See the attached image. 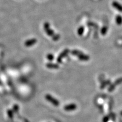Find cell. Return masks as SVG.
Returning a JSON list of instances; mask_svg holds the SVG:
<instances>
[{
	"mask_svg": "<svg viewBox=\"0 0 122 122\" xmlns=\"http://www.w3.org/2000/svg\"><path fill=\"white\" fill-rule=\"evenodd\" d=\"M45 98L48 101L51 102L52 104H54L55 106H58L59 104H60V102H59V101L58 100L55 99L51 95H50L49 94L46 95Z\"/></svg>",
	"mask_w": 122,
	"mask_h": 122,
	"instance_id": "obj_1",
	"label": "cell"
},
{
	"mask_svg": "<svg viewBox=\"0 0 122 122\" xmlns=\"http://www.w3.org/2000/svg\"><path fill=\"white\" fill-rule=\"evenodd\" d=\"M69 50L68 49H66L62 53H61L57 59L58 63H61L62 62L63 59L64 57H66V56L68 55V54H69Z\"/></svg>",
	"mask_w": 122,
	"mask_h": 122,
	"instance_id": "obj_3",
	"label": "cell"
},
{
	"mask_svg": "<svg viewBox=\"0 0 122 122\" xmlns=\"http://www.w3.org/2000/svg\"><path fill=\"white\" fill-rule=\"evenodd\" d=\"M78 58H79L80 60L81 61H88L90 59L89 56L86 55H84L83 53L80 55H79L78 56Z\"/></svg>",
	"mask_w": 122,
	"mask_h": 122,
	"instance_id": "obj_7",
	"label": "cell"
},
{
	"mask_svg": "<svg viewBox=\"0 0 122 122\" xmlns=\"http://www.w3.org/2000/svg\"><path fill=\"white\" fill-rule=\"evenodd\" d=\"M122 83V77H120L119 79H118L115 80L114 81V83L111 84L110 87H109L108 91L110 92H112L114 90V89L115 88V87H116L118 85V84H120Z\"/></svg>",
	"mask_w": 122,
	"mask_h": 122,
	"instance_id": "obj_2",
	"label": "cell"
},
{
	"mask_svg": "<svg viewBox=\"0 0 122 122\" xmlns=\"http://www.w3.org/2000/svg\"><path fill=\"white\" fill-rule=\"evenodd\" d=\"M120 114H121V115H122V111H121V112H120Z\"/></svg>",
	"mask_w": 122,
	"mask_h": 122,
	"instance_id": "obj_17",
	"label": "cell"
},
{
	"mask_svg": "<svg viewBox=\"0 0 122 122\" xmlns=\"http://www.w3.org/2000/svg\"><path fill=\"white\" fill-rule=\"evenodd\" d=\"M108 31V27L106 26H103L101 30V34L102 35H105Z\"/></svg>",
	"mask_w": 122,
	"mask_h": 122,
	"instance_id": "obj_11",
	"label": "cell"
},
{
	"mask_svg": "<svg viewBox=\"0 0 122 122\" xmlns=\"http://www.w3.org/2000/svg\"><path fill=\"white\" fill-rule=\"evenodd\" d=\"M76 108H77V106L76 104H70L64 106V109L66 111H73L74 110H75Z\"/></svg>",
	"mask_w": 122,
	"mask_h": 122,
	"instance_id": "obj_4",
	"label": "cell"
},
{
	"mask_svg": "<svg viewBox=\"0 0 122 122\" xmlns=\"http://www.w3.org/2000/svg\"><path fill=\"white\" fill-rule=\"evenodd\" d=\"M81 54H83V52H81L79 51H78V50H73V51H71L72 55L77 56V57L80 55H81Z\"/></svg>",
	"mask_w": 122,
	"mask_h": 122,
	"instance_id": "obj_13",
	"label": "cell"
},
{
	"mask_svg": "<svg viewBox=\"0 0 122 122\" xmlns=\"http://www.w3.org/2000/svg\"><path fill=\"white\" fill-rule=\"evenodd\" d=\"M112 6L118 11L122 12V5H121L120 3L117 1H114L112 3Z\"/></svg>",
	"mask_w": 122,
	"mask_h": 122,
	"instance_id": "obj_5",
	"label": "cell"
},
{
	"mask_svg": "<svg viewBox=\"0 0 122 122\" xmlns=\"http://www.w3.org/2000/svg\"><path fill=\"white\" fill-rule=\"evenodd\" d=\"M109 120V118L108 117H105L103 119V122H107Z\"/></svg>",
	"mask_w": 122,
	"mask_h": 122,
	"instance_id": "obj_16",
	"label": "cell"
},
{
	"mask_svg": "<svg viewBox=\"0 0 122 122\" xmlns=\"http://www.w3.org/2000/svg\"><path fill=\"white\" fill-rule=\"evenodd\" d=\"M37 42V40L35 38H32L27 40L24 43V45L27 47H30L34 45Z\"/></svg>",
	"mask_w": 122,
	"mask_h": 122,
	"instance_id": "obj_6",
	"label": "cell"
},
{
	"mask_svg": "<svg viewBox=\"0 0 122 122\" xmlns=\"http://www.w3.org/2000/svg\"><path fill=\"white\" fill-rule=\"evenodd\" d=\"M44 31H45V32L47 34V35L49 36H52V37L53 36L55 35L54 31L51 30V28H50V27L47 28V29H45Z\"/></svg>",
	"mask_w": 122,
	"mask_h": 122,
	"instance_id": "obj_10",
	"label": "cell"
},
{
	"mask_svg": "<svg viewBox=\"0 0 122 122\" xmlns=\"http://www.w3.org/2000/svg\"><path fill=\"white\" fill-rule=\"evenodd\" d=\"M46 67L50 69H58L59 68V66L58 64H56L51 63H48L46 64Z\"/></svg>",
	"mask_w": 122,
	"mask_h": 122,
	"instance_id": "obj_8",
	"label": "cell"
},
{
	"mask_svg": "<svg viewBox=\"0 0 122 122\" xmlns=\"http://www.w3.org/2000/svg\"><path fill=\"white\" fill-rule=\"evenodd\" d=\"M115 22L118 26H121L122 24V16L121 15H117L115 17Z\"/></svg>",
	"mask_w": 122,
	"mask_h": 122,
	"instance_id": "obj_9",
	"label": "cell"
},
{
	"mask_svg": "<svg viewBox=\"0 0 122 122\" xmlns=\"http://www.w3.org/2000/svg\"><path fill=\"white\" fill-rule=\"evenodd\" d=\"M52 40L54 41H58L59 39L60 38V36L59 34H55V35L52 37Z\"/></svg>",
	"mask_w": 122,
	"mask_h": 122,
	"instance_id": "obj_14",
	"label": "cell"
},
{
	"mask_svg": "<svg viewBox=\"0 0 122 122\" xmlns=\"http://www.w3.org/2000/svg\"><path fill=\"white\" fill-rule=\"evenodd\" d=\"M84 28L83 26H80L77 30V34L79 36H81L83 34Z\"/></svg>",
	"mask_w": 122,
	"mask_h": 122,
	"instance_id": "obj_12",
	"label": "cell"
},
{
	"mask_svg": "<svg viewBox=\"0 0 122 122\" xmlns=\"http://www.w3.org/2000/svg\"><path fill=\"white\" fill-rule=\"evenodd\" d=\"M47 59L48 60L51 61H52L54 59V55L51 54H48L47 55Z\"/></svg>",
	"mask_w": 122,
	"mask_h": 122,
	"instance_id": "obj_15",
	"label": "cell"
}]
</instances>
